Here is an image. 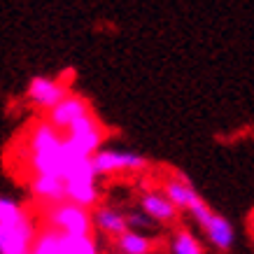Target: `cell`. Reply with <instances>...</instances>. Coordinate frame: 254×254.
Masks as SVG:
<instances>
[{"label": "cell", "mask_w": 254, "mask_h": 254, "mask_svg": "<svg viewBox=\"0 0 254 254\" xmlns=\"http://www.w3.org/2000/svg\"><path fill=\"white\" fill-rule=\"evenodd\" d=\"M103 138H105V131L100 126L98 117L89 112L65 131V147L79 159H93L100 152Z\"/></svg>", "instance_id": "cell-4"}, {"label": "cell", "mask_w": 254, "mask_h": 254, "mask_svg": "<svg viewBox=\"0 0 254 254\" xmlns=\"http://www.w3.org/2000/svg\"><path fill=\"white\" fill-rule=\"evenodd\" d=\"M47 224L52 231H59L63 236H75V238H84V236H91L93 226V215L82 205H75V203H59V205H49L45 212Z\"/></svg>", "instance_id": "cell-3"}, {"label": "cell", "mask_w": 254, "mask_h": 254, "mask_svg": "<svg viewBox=\"0 0 254 254\" xmlns=\"http://www.w3.org/2000/svg\"><path fill=\"white\" fill-rule=\"evenodd\" d=\"M70 93L72 91L63 82H59L54 77H45V75H35L31 79V84H28V89H26L28 100H31L35 108L47 110V112H52L59 103H63V100L68 98Z\"/></svg>", "instance_id": "cell-7"}, {"label": "cell", "mask_w": 254, "mask_h": 254, "mask_svg": "<svg viewBox=\"0 0 254 254\" xmlns=\"http://www.w3.org/2000/svg\"><path fill=\"white\" fill-rule=\"evenodd\" d=\"M93 222H96V226H98L100 231L105 233V236H110L112 240L124 236L126 231H131L126 215L119 212L117 208H110V205H100V208L93 210Z\"/></svg>", "instance_id": "cell-11"}, {"label": "cell", "mask_w": 254, "mask_h": 254, "mask_svg": "<svg viewBox=\"0 0 254 254\" xmlns=\"http://www.w3.org/2000/svg\"><path fill=\"white\" fill-rule=\"evenodd\" d=\"M89 112H93L89 100L84 96H79V93H70L68 98L63 100V103H59L47 115V122L52 124L54 128H59V131H68L72 124L77 122V119H82L84 115H89Z\"/></svg>", "instance_id": "cell-8"}, {"label": "cell", "mask_w": 254, "mask_h": 254, "mask_svg": "<svg viewBox=\"0 0 254 254\" xmlns=\"http://www.w3.org/2000/svg\"><path fill=\"white\" fill-rule=\"evenodd\" d=\"M112 247L117 250V254H152L154 240L145 236V233L126 231L124 236L112 240Z\"/></svg>", "instance_id": "cell-13"}, {"label": "cell", "mask_w": 254, "mask_h": 254, "mask_svg": "<svg viewBox=\"0 0 254 254\" xmlns=\"http://www.w3.org/2000/svg\"><path fill=\"white\" fill-rule=\"evenodd\" d=\"M61 252L63 254H100L93 236L75 238V236H63L61 233Z\"/></svg>", "instance_id": "cell-15"}, {"label": "cell", "mask_w": 254, "mask_h": 254, "mask_svg": "<svg viewBox=\"0 0 254 254\" xmlns=\"http://www.w3.org/2000/svg\"><path fill=\"white\" fill-rule=\"evenodd\" d=\"M91 161L98 175H112V173H119V170L140 173V170H145L149 166L147 156L138 154V152H124V149H100Z\"/></svg>", "instance_id": "cell-6"}, {"label": "cell", "mask_w": 254, "mask_h": 254, "mask_svg": "<svg viewBox=\"0 0 254 254\" xmlns=\"http://www.w3.org/2000/svg\"><path fill=\"white\" fill-rule=\"evenodd\" d=\"M28 163L35 177H61L65 168V135L49 122H38L28 140Z\"/></svg>", "instance_id": "cell-1"}, {"label": "cell", "mask_w": 254, "mask_h": 254, "mask_svg": "<svg viewBox=\"0 0 254 254\" xmlns=\"http://www.w3.org/2000/svg\"><path fill=\"white\" fill-rule=\"evenodd\" d=\"M126 219H128V229L135 231V233H140L138 229L147 231V229H152V224H154V219H152V217H147L145 212H128Z\"/></svg>", "instance_id": "cell-16"}, {"label": "cell", "mask_w": 254, "mask_h": 254, "mask_svg": "<svg viewBox=\"0 0 254 254\" xmlns=\"http://www.w3.org/2000/svg\"><path fill=\"white\" fill-rule=\"evenodd\" d=\"M189 215L198 222V226L205 231V236H208V240L212 243L215 250H219V252H229L231 250L233 240H236V231H233V224L226 217L217 215L215 210H210V205L203 198H198L189 208Z\"/></svg>", "instance_id": "cell-5"}, {"label": "cell", "mask_w": 254, "mask_h": 254, "mask_svg": "<svg viewBox=\"0 0 254 254\" xmlns=\"http://www.w3.org/2000/svg\"><path fill=\"white\" fill-rule=\"evenodd\" d=\"M31 191L35 198L45 200L49 205H59V203H65V200H68L65 182H63L61 177H33Z\"/></svg>", "instance_id": "cell-12"}, {"label": "cell", "mask_w": 254, "mask_h": 254, "mask_svg": "<svg viewBox=\"0 0 254 254\" xmlns=\"http://www.w3.org/2000/svg\"><path fill=\"white\" fill-rule=\"evenodd\" d=\"M38 233L19 200L0 196V254H33Z\"/></svg>", "instance_id": "cell-2"}, {"label": "cell", "mask_w": 254, "mask_h": 254, "mask_svg": "<svg viewBox=\"0 0 254 254\" xmlns=\"http://www.w3.org/2000/svg\"><path fill=\"white\" fill-rule=\"evenodd\" d=\"M163 196H166L177 210H187V212H189V208L200 198L198 193H196V189L191 187V182L187 180V175L180 173V170L175 173V177H170L168 182L163 185Z\"/></svg>", "instance_id": "cell-9"}, {"label": "cell", "mask_w": 254, "mask_h": 254, "mask_svg": "<svg viewBox=\"0 0 254 254\" xmlns=\"http://www.w3.org/2000/svg\"><path fill=\"white\" fill-rule=\"evenodd\" d=\"M170 254H203V245L193 238L189 229H177L170 238Z\"/></svg>", "instance_id": "cell-14"}, {"label": "cell", "mask_w": 254, "mask_h": 254, "mask_svg": "<svg viewBox=\"0 0 254 254\" xmlns=\"http://www.w3.org/2000/svg\"><path fill=\"white\" fill-rule=\"evenodd\" d=\"M140 210H142L147 217H152L154 222H161V224L175 222L177 215H180L175 205H173L163 193H156V191L142 193V198H140Z\"/></svg>", "instance_id": "cell-10"}]
</instances>
